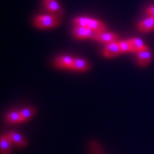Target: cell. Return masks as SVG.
Returning <instances> with one entry per match:
<instances>
[{
	"label": "cell",
	"instance_id": "cell-15",
	"mask_svg": "<svg viewBox=\"0 0 154 154\" xmlns=\"http://www.w3.org/2000/svg\"><path fill=\"white\" fill-rule=\"evenodd\" d=\"M7 121L8 123H19L21 122V118H20V113L19 112H12L7 115L6 117Z\"/></svg>",
	"mask_w": 154,
	"mask_h": 154
},
{
	"label": "cell",
	"instance_id": "cell-12",
	"mask_svg": "<svg viewBox=\"0 0 154 154\" xmlns=\"http://www.w3.org/2000/svg\"><path fill=\"white\" fill-rule=\"evenodd\" d=\"M89 68V65L85 60L81 59H74L72 69L75 71H86Z\"/></svg>",
	"mask_w": 154,
	"mask_h": 154
},
{
	"label": "cell",
	"instance_id": "cell-9",
	"mask_svg": "<svg viewBox=\"0 0 154 154\" xmlns=\"http://www.w3.org/2000/svg\"><path fill=\"white\" fill-rule=\"evenodd\" d=\"M88 28L94 30L97 32H103L105 31V25L100 20L88 18Z\"/></svg>",
	"mask_w": 154,
	"mask_h": 154
},
{
	"label": "cell",
	"instance_id": "cell-18",
	"mask_svg": "<svg viewBox=\"0 0 154 154\" xmlns=\"http://www.w3.org/2000/svg\"><path fill=\"white\" fill-rule=\"evenodd\" d=\"M147 13L149 14L150 16H154V6H152V7H150V8H148Z\"/></svg>",
	"mask_w": 154,
	"mask_h": 154
},
{
	"label": "cell",
	"instance_id": "cell-13",
	"mask_svg": "<svg viewBox=\"0 0 154 154\" xmlns=\"http://www.w3.org/2000/svg\"><path fill=\"white\" fill-rule=\"evenodd\" d=\"M44 4H45V7L51 12L60 13L61 11L60 6L58 4L56 0H44Z\"/></svg>",
	"mask_w": 154,
	"mask_h": 154
},
{
	"label": "cell",
	"instance_id": "cell-1",
	"mask_svg": "<svg viewBox=\"0 0 154 154\" xmlns=\"http://www.w3.org/2000/svg\"><path fill=\"white\" fill-rule=\"evenodd\" d=\"M60 23V19L57 16L43 15L35 18V24L39 28H50L57 26Z\"/></svg>",
	"mask_w": 154,
	"mask_h": 154
},
{
	"label": "cell",
	"instance_id": "cell-8",
	"mask_svg": "<svg viewBox=\"0 0 154 154\" xmlns=\"http://www.w3.org/2000/svg\"><path fill=\"white\" fill-rule=\"evenodd\" d=\"M138 28L141 32H149L152 30L154 28V16H150L145 20H143L139 23Z\"/></svg>",
	"mask_w": 154,
	"mask_h": 154
},
{
	"label": "cell",
	"instance_id": "cell-10",
	"mask_svg": "<svg viewBox=\"0 0 154 154\" xmlns=\"http://www.w3.org/2000/svg\"><path fill=\"white\" fill-rule=\"evenodd\" d=\"M128 42H129L130 47H131V51H137V52H139V51H141L142 49H144L145 48H147V47L144 45V43L142 42V40L137 39V38H132V39H130Z\"/></svg>",
	"mask_w": 154,
	"mask_h": 154
},
{
	"label": "cell",
	"instance_id": "cell-5",
	"mask_svg": "<svg viewBox=\"0 0 154 154\" xmlns=\"http://www.w3.org/2000/svg\"><path fill=\"white\" fill-rule=\"evenodd\" d=\"M137 59H138V62L141 66L148 65L151 60V54H150L149 50L147 48H145L144 49L139 51L137 54Z\"/></svg>",
	"mask_w": 154,
	"mask_h": 154
},
{
	"label": "cell",
	"instance_id": "cell-2",
	"mask_svg": "<svg viewBox=\"0 0 154 154\" xmlns=\"http://www.w3.org/2000/svg\"><path fill=\"white\" fill-rule=\"evenodd\" d=\"M73 32H74V35L77 38H87V37H90V38H95L97 32H95L94 30L88 28V27H82V26H75L73 29Z\"/></svg>",
	"mask_w": 154,
	"mask_h": 154
},
{
	"label": "cell",
	"instance_id": "cell-6",
	"mask_svg": "<svg viewBox=\"0 0 154 154\" xmlns=\"http://www.w3.org/2000/svg\"><path fill=\"white\" fill-rule=\"evenodd\" d=\"M8 138L10 139V141H11L13 144L17 145V146H20V147H24L26 146V140L24 139V137L16 133V132H10V133L8 134Z\"/></svg>",
	"mask_w": 154,
	"mask_h": 154
},
{
	"label": "cell",
	"instance_id": "cell-3",
	"mask_svg": "<svg viewBox=\"0 0 154 154\" xmlns=\"http://www.w3.org/2000/svg\"><path fill=\"white\" fill-rule=\"evenodd\" d=\"M120 53H122V51H121L119 43H117L116 41L109 43V45L104 50V55L106 57H115L118 56Z\"/></svg>",
	"mask_w": 154,
	"mask_h": 154
},
{
	"label": "cell",
	"instance_id": "cell-4",
	"mask_svg": "<svg viewBox=\"0 0 154 154\" xmlns=\"http://www.w3.org/2000/svg\"><path fill=\"white\" fill-rule=\"evenodd\" d=\"M96 40H98L100 42H105V43H112L115 42L118 39V36L112 32H97V35L95 36Z\"/></svg>",
	"mask_w": 154,
	"mask_h": 154
},
{
	"label": "cell",
	"instance_id": "cell-16",
	"mask_svg": "<svg viewBox=\"0 0 154 154\" xmlns=\"http://www.w3.org/2000/svg\"><path fill=\"white\" fill-rule=\"evenodd\" d=\"M73 23L75 26H82V27H88V18L79 17L74 20Z\"/></svg>",
	"mask_w": 154,
	"mask_h": 154
},
{
	"label": "cell",
	"instance_id": "cell-14",
	"mask_svg": "<svg viewBox=\"0 0 154 154\" xmlns=\"http://www.w3.org/2000/svg\"><path fill=\"white\" fill-rule=\"evenodd\" d=\"M35 109L34 108H25L23 109H21L20 112V118H21V122H24L25 120L29 119L35 114Z\"/></svg>",
	"mask_w": 154,
	"mask_h": 154
},
{
	"label": "cell",
	"instance_id": "cell-17",
	"mask_svg": "<svg viewBox=\"0 0 154 154\" xmlns=\"http://www.w3.org/2000/svg\"><path fill=\"white\" fill-rule=\"evenodd\" d=\"M119 46L121 48V51L122 52H127V51H131V47L128 41H121L119 42Z\"/></svg>",
	"mask_w": 154,
	"mask_h": 154
},
{
	"label": "cell",
	"instance_id": "cell-11",
	"mask_svg": "<svg viewBox=\"0 0 154 154\" xmlns=\"http://www.w3.org/2000/svg\"><path fill=\"white\" fill-rule=\"evenodd\" d=\"M12 142L10 141L8 136L1 137V154H9L10 149H11Z\"/></svg>",
	"mask_w": 154,
	"mask_h": 154
},
{
	"label": "cell",
	"instance_id": "cell-7",
	"mask_svg": "<svg viewBox=\"0 0 154 154\" xmlns=\"http://www.w3.org/2000/svg\"><path fill=\"white\" fill-rule=\"evenodd\" d=\"M73 60H74V59L72 57H60V58L56 59V60H55V64H56L58 67H60V68H70V69H72Z\"/></svg>",
	"mask_w": 154,
	"mask_h": 154
}]
</instances>
